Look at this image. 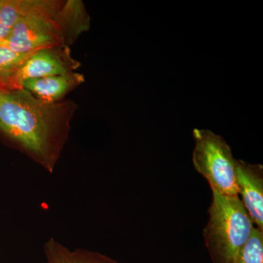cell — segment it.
Instances as JSON below:
<instances>
[{"label": "cell", "instance_id": "obj_1", "mask_svg": "<svg viewBox=\"0 0 263 263\" xmlns=\"http://www.w3.org/2000/svg\"><path fill=\"white\" fill-rule=\"evenodd\" d=\"M54 108L25 89L0 91V130L50 173L65 139Z\"/></svg>", "mask_w": 263, "mask_h": 263}, {"label": "cell", "instance_id": "obj_2", "mask_svg": "<svg viewBox=\"0 0 263 263\" xmlns=\"http://www.w3.org/2000/svg\"><path fill=\"white\" fill-rule=\"evenodd\" d=\"M202 231L212 263H231L254 228L239 196H226L215 190Z\"/></svg>", "mask_w": 263, "mask_h": 263}, {"label": "cell", "instance_id": "obj_3", "mask_svg": "<svg viewBox=\"0 0 263 263\" xmlns=\"http://www.w3.org/2000/svg\"><path fill=\"white\" fill-rule=\"evenodd\" d=\"M59 6L56 2L37 0L1 43L21 53L60 46L69 26L65 9Z\"/></svg>", "mask_w": 263, "mask_h": 263}, {"label": "cell", "instance_id": "obj_4", "mask_svg": "<svg viewBox=\"0 0 263 263\" xmlns=\"http://www.w3.org/2000/svg\"><path fill=\"white\" fill-rule=\"evenodd\" d=\"M194 167L203 176L212 190L226 196H238L236 159L223 137L209 129H193Z\"/></svg>", "mask_w": 263, "mask_h": 263}, {"label": "cell", "instance_id": "obj_5", "mask_svg": "<svg viewBox=\"0 0 263 263\" xmlns=\"http://www.w3.org/2000/svg\"><path fill=\"white\" fill-rule=\"evenodd\" d=\"M238 196L254 227L263 231V167L236 160Z\"/></svg>", "mask_w": 263, "mask_h": 263}, {"label": "cell", "instance_id": "obj_6", "mask_svg": "<svg viewBox=\"0 0 263 263\" xmlns=\"http://www.w3.org/2000/svg\"><path fill=\"white\" fill-rule=\"evenodd\" d=\"M65 51L57 47L42 48L33 52L18 76V86L27 79L62 76L72 72L76 64Z\"/></svg>", "mask_w": 263, "mask_h": 263}, {"label": "cell", "instance_id": "obj_7", "mask_svg": "<svg viewBox=\"0 0 263 263\" xmlns=\"http://www.w3.org/2000/svg\"><path fill=\"white\" fill-rule=\"evenodd\" d=\"M83 81L84 76L70 72L66 75L27 79L22 83L21 89L27 90L44 103L53 104Z\"/></svg>", "mask_w": 263, "mask_h": 263}, {"label": "cell", "instance_id": "obj_8", "mask_svg": "<svg viewBox=\"0 0 263 263\" xmlns=\"http://www.w3.org/2000/svg\"><path fill=\"white\" fill-rule=\"evenodd\" d=\"M44 253L47 263H127L86 249L70 250L53 238L44 245Z\"/></svg>", "mask_w": 263, "mask_h": 263}, {"label": "cell", "instance_id": "obj_9", "mask_svg": "<svg viewBox=\"0 0 263 263\" xmlns=\"http://www.w3.org/2000/svg\"><path fill=\"white\" fill-rule=\"evenodd\" d=\"M32 53L15 51L0 43V91L19 89V72Z\"/></svg>", "mask_w": 263, "mask_h": 263}, {"label": "cell", "instance_id": "obj_10", "mask_svg": "<svg viewBox=\"0 0 263 263\" xmlns=\"http://www.w3.org/2000/svg\"><path fill=\"white\" fill-rule=\"evenodd\" d=\"M37 0H0V43L10 35L13 27L32 9Z\"/></svg>", "mask_w": 263, "mask_h": 263}, {"label": "cell", "instance_id": "obj_11", "mask_svg": "<svg viewBox=\"0 0 263 263\" xmlns=\"http://www.w3.org/2000/svg\"><path fill=\"white\" fill-rule=\"evenodd\" d=\"M231 263H263V231L254 227L252 234Z\"/></svg>", "mask_w": 263, "mask_h": 263}]
</instances>
